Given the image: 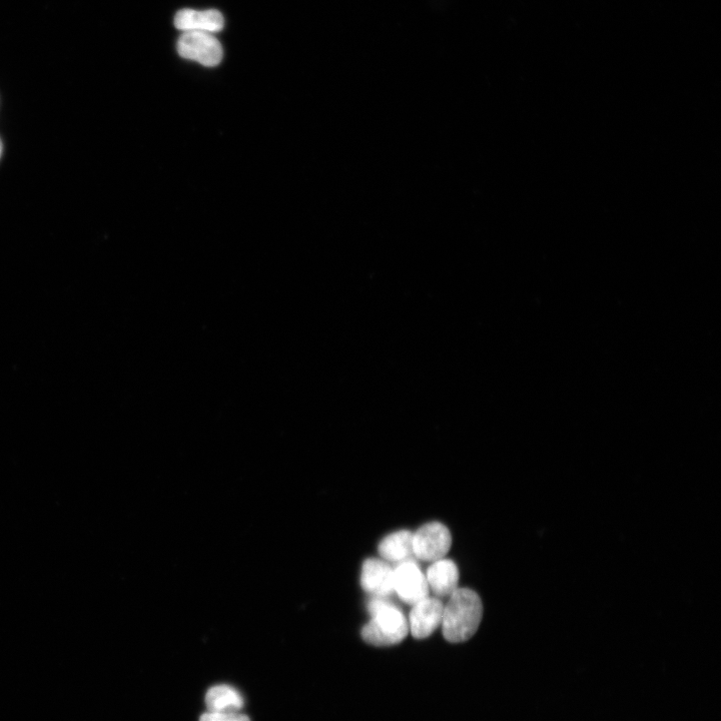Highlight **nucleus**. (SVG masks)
I'll list each match as a JSON object with an SVG mask.
<instances>
[{
  "label": "nucleus",
  "mask_w": 721,
  "mask_h": 721,
  "mask_svg": "<svg viewBox=\"0 0 721 721\" xmlns=\"http://www.w3.org/2000/svg\"><path fill=\"white\" fill-rule=\"evenodd\" d=\"M444 606L442 631L452 643L469 640L478 630L483 616L479 595L469 588H457Z\"/></svg>",
  "instance_id": "f257e3e1"
},
{
  "label": "nucleus",
  "mask_w": 721,
  "mask_h": 721,
  "mask_svg": "<svg viewBox=\"0 0 721 721\" xmlns=\"http://www.w3.org/2000/svg\"><path fill=\"white\" fill-rule=\"evenodd\" d=\"M372 619L362 629L363 639L374 646H392L402 642L409 633V623L394 604L375 599L368 604Z\"/></svg>",
  "instance_id": "f03ea898"
},
{
  "label": "nucleus",
  "mask_w": 721,
  "mask_h": 721,
  "mask_svg": "<svg viewBox=\"0 0 721 721\" xmlns=\"http://www.w3.org/2000/svg\"><path fill=\"white\" fill-rule=\"evenodd\" d=\"M178 52L182 58L208 68L220 65L224 57L221 43L212 34L198 32L184 33L178 42Z\"/></svg>",
  "instance_id": "7ed1b4c3"
},
{
  "label": "nucleus",
  "mask_w": 721,
  "mask_h": 721,
  "mask_svg": "<svg viewBox=\"0 0 721 721\" xmlns=\"http://www.w3.org/2000/svg\"><path fill=\"white\" fill-rule=\"evenodd\" d=\"M451 544V533L445 525L428 523L413 535V554L422 561L435 562L445 557Z\"/></svg>",
  "instance_id": "20e7f679"
},
{
  "label": "nucleus",
  "mask_w": 721,
  "mask_h": 721,
  "mask_svg": "<svg viewBox=\"0 0 721 721\" xmlns=\"http://www.w3.org/2000/svg\"><path fill=\"white\" fill-rule=\"evenodd\" d=\"M394 592L411 605L428 597L427 579L415 562L404 561L394 570Z\"/></svg>",
  "instance_id": "39448f33"
},
{
  "label": "nucleus",
  "mask_w": 721,
  "mask_h": 721,
  "mask_svg": "<svg viewBox=\"0 0 721 721\" xmlns=\"http://www.w3.org/2000/svg\"><path fill=\"white\" fill-rule=\"evenodd\" d=\"M444 605L436 598L426 597L416 603L410 613L409 630L414 638L429 637L442 623Z\"/></svg>",
  "instance_id": "423d86ee"
},
{
  "label": "nucleus",
  "mask_w": 721,
  "mask_h": 721,
  "mask_svg": "<svg viewBox=\"0 0 721 721\" xmlns=\"http://www.w3.org/2000/svg\"><path fill=\"white\" fill-rule=\"evenodd\" d=\"M361 585L373 595L389 596L394 592V570L382 560L367 559L362 567Z\"/></svg>",
  "instance_id": "0eeeda50"
},
{
  "label": "nucleus",
  "mask_w": 721,
  "mask_h": 721,
  "mask_svg": "<svg viewBox=\"0 0 721 721\" xmlns=\"http://www.w3.org/2000/svg\"><path fill=\"white\" fill-rule=\"evenodd\" d=\"M175 26L184 33L198 32L214 34L224 29L225 21L223 15L215 10L205 12L183 10L176 16Z\"/></svg>",
  "instance_id": "6e6552de"
},
{
  "label": "nucleus",
  "mask_w": 721,
  "mask_h": 721,
  "mask_svg": "<svg viewBox=\"0 0 721 721\" xmlns=\"http://www.w3.org/2000/svg\"><path fill=\"white\" fill-rule=\"evenodd\" d=\"M426 579L437 596H450L458 588L459 570L452 560L440 559L429 567Z\"/></svg>",
  "instance_id": "1a4fd4ad"
},
{
  "label": "nucleus",
  "mask_w": 721,
  "mask_h": 721,
  "mask_svg": "<svg viewBox=\"0 0 721 721\" xmlns=\"http://www.w3.org/2000/svg\"><path fill=\"white\" fill-rule=\"evenodd\" d=\"M378 551L387 561H407L413 554V534L407 530L392 533L380 542Z\"/></svg>",
  "instance_id": "9d476101"
},
{
  "label": "nucleus",
  "mask_w": 721,
  "mask_h": 721,
  "mask_svg": "<svg viewBox=\"0 0 721 721\" xmlns=\"http://www.w3.org/2000/svg\"><path fill=\"white\" fill-rule=\"evenodd\" d=\"M206 704L210 712L235 713L243 707L241 694L227 685L211 688L206 695Z\"/></svg>",
  "instance_id": "9b49d317"
},
{
  "label": "nucleus",
  "mask_w": 721,
  "mask_h": 721,
  "mask_svg": "<svg viewBox=\"0 0 721 721\" xmlns=\"http://www.w3.org/2000/svg\"><path fill=\"white\" fill-rule=\"evenodd\" d=\"M200 721H250L249 717L239 712L217 713L207 712L202 715Z\"/></svg>",
  "instance_id": "f8f14e48"
},
{
  "label": "nucleus",
  "mask_w": 721,
  "mask_h": 721,
  "mask_svg": "<svg viewBox=\"0 0 721 721\" xmlns=\"http://www.w3.org/2000/svg\"><path fill=\"white\" fill-rule=\"evenodd\" d=\"M2 154H3V143H2V141H0V158H2Z\"/></svg>",
  "instance_id": "ddd939ff"
}]
</instances>
